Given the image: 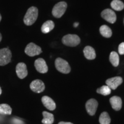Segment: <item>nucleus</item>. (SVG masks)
Wrapping results in <instances>:
<instances>
[{"label":"nucleus","instance_id":"obj_1","mask_svg":"<svg viewBox=\"0 0 124 124\" xmlns=\"http://www.w3.org/2000/svg\"><path fill=\"white\" fill-rule=\"evenodd\" d=\"M38 9L32 7L28 9L24 18V24L27 25H32L35 23L38 17Z\"/></svg>","mask_w":124,"mask_h":124},{"label":"nucleus","instance_id":"obj_2","mask_svg":"<svg viewBox=\"0 0 124 124\" xmlns=\"http://www.w3.org/2000/svg\"><path fill=\"white\" fill-rule=\"evenodd\" d=\"M80 39L77 35H67L62 39V43L67 46H75L79 44Z\"/></svg>","mask_w":124,"mask_h":124},{"label":"nucleus","instance_id":"obj_3","mask_svg":"<svg viewBox=\"0 0 124 124\" xmlns=\"http://www.w3.org/2000/svg\"><path fill=\"white\" fill-rule=\"evenodd\" d=\"M56 69L63 74H69L71 71L70 66L66 60L62 58H57L55 62Z\"/></svg>","mask_w":124,"mask_h":124},{"label":"nucleus","instance_id":"obj_4","mask_svg":"<svg viewBox=\"0 0 124 124\" xmlns=\"http://www.w3.org/2000/svg\"><path fill=\"white\" fill-rule=\"evenodd\" d=\"M67 4L66 2H60L56 4L52 9V13L55 17L60 18L66 12Z\"/></svg>","mask_w":124,"mask_h":124},{"label":"nucleus","instance_id":"obj_5","mask_svg":"<svg viewBox=\"0 0 124 124\" xmlns=\"http://www.w3.org/2000/svg\"><path fill=\"white\" fill-rule=\"evenodd\" d=\"M12 52L8 48L0 49V66H5L11 61Z\"/></svg>","mask_w":124,"mask_h":124},{"label":"nucleus","instance_id":"obj_6","mask_svg":"<svg viewBox=\"0 0 124 124\" xmlns=\"http://www.w3.org/2000/svg\"><path fill=\"white\" fill-rule=\"evenodd\" d=\"M25 52L29 56H35L39 55L42 52L41 48L33 43H30L26 46Z\"/></svg>","mask_w":124,"mask_h":124},{"label":"nucleus","instance_id":"obj_7","mask_svg":"<svg viewBox=\"0 0 124 124\" xmlns=\"http://www.w3.org/2000/svg\"><path fill=\"white\" fill-rule=\"evenodd\" d=\"M101 16L103 19L111 24H114L117 20L115 12L110 9H106L103 10L101 13Z\"/></svg>","mask_w":124,"mask_h":124},{"label":"nucleus","instance_id":"obj_8","mask_svg":"<svg viewBox=\"0 0 124 124\" xmlns=\"http://www.w3.org/2000/svg\"><path fill=\"white\" fill-rule=\"evenodd\" d=\"M35 66L36 70L41 74H45L48 70L47 65L45 60L42 58H39L35 62Z\"/></svg>","mask_w":124,"mask_h":124},{"label":"nucleus","instance_id":"obj_9","mask_svg":"<svg viewBox=\"0 0 124 124\" xmlns=\"http://www.w3.org/2000/svg\"><path fill=\"white\" fill-rule=\"evenodd\" d=\"M98 105V102L95 99H90L87 101L86 103V108L87 113L90 116H94L97 111Z\"/></svg>","mask_w":124,"mask_h":124},{"label":"nucleus","instance_id":"obj_10","mask_svg":"<svg viewBox=\"0 0 124 124\" xmlns=\"http://www.w3.org/2000/svg\"><path fill=\"white\" fill-rule=\"evenodd\" d=\"M30 88L33 92L40 93L45 89V85L43 81L39 79H36L31 82Z\"/></svg>","mask_w":124,"mask_h":124},{"label":"nucleus","instance_id":"obj_11","mask_svg":"<svg viewBox=\"0 0 124 124\" xmlns=\"http://www.w3.org/2000/svg\"><path fill=\"white\" fill-rule=\"evenodd\" d=\"M123 80L120 77H116L111 78L106 80V83L107 86H108L112 90H116L117 88L122 84Z\"/></svg>","mask_w":124,"mask_h":124},{"label":"nucleus","instance_id":"obj_12","mask_svg":"<svg viewBox=\"0 0 124 124\" xmlns=\"http://www.w3.org/2000/svg\"><path fill=\"white\" fill-rule=\"evenodd\" d=\"M16 74L20 79H24L28 75V70L26 64L24 63H18L16 68Z\"/></svg>","mask_w":124,"mask_h":124},{"label":"nucleus","instance_id":"obj_13","mask_svg":"<svg viewBox=\"0 0 124 124\" xmlns=\"http://www.w3.org/2000/svg\"><path fill=\"white\" fill-rule=\"evenodd\" d=\"M41 101H42L43 104L44 106L49 110H54L56 108V104L55 102L52 98L48 96H44L41 98Z\"/></svg>","mask_w":124,"mask_h":124},{"label":"nucleus","instance_id":"obj_14","mask_svg":"<svg viewBox=\"0 0 124 124\" xmlns=\"http://www.w3.org/2000/svg\"><path fill=\"white\" fill-rule=\"evenodd\" d=\"M110 102L113 108L116 111H118L122 108V102L121 98L118 96H114L110 98Z\"/></svg>","mask_w":124,"mask_h":124},{"label":"nucleus","instance_id":"obj_15","mask_svg":"<svg viewBox=\"0 0 124 124\" xmlns=\"http://www.w3.org/2000/svg\"><path fill=\"white\" fill-rule=\"evenodd\" d=\"M83 53L85 58L89 60H93L96 58L95 51L90 46H86L83 50Z\"/></svg>","mask_w":124,"mask_h":124},{"label":"nucleus","instance_id":"obj_16","mask_svg":"<svg viewBox=\"0 0 124 124\" xmlns=\"http://www.w3.org/2000/svg\"><path fill=\"white\" fill-rule=\"evenodd\" d=\"M55 27V24L51 20H48L45 22L41 27V32L43 33H47L51 32Z\"/></svg>","mask_w":124,"mask_h":124},{"label":"nucleus","instance_id":"obj_17","mask_svg":"<svg viewBox=\"0 0 124 124\" xmlns=\"http://www.w3.org/2000/svg\"><path fill=\"white\" fill-rule=\"evenodd\" d=\"M43 118L42 123L44 124H52L54 121V117L52 114L47 111H43Z\"/></svg>","mask_w":124,"mask_h":124},{"label":"nucleus","instance_id":"obj_18","mask_svg":"<svg viewBox=\"0 0 124 124\" xmlns=\"http://www.w3.org/2000/svg\"><path fill=\"white\" fill-rule=\"evenodd\" d=\"M100 31L101 34L102 35V36L105 37V38H109L112 35L111 29L108 26L106 25H102L100 28Z\"/></svg>","mask_w":124,"mask_h":124},{"label":"nucleus","instance_id":"obj_19","mask_svg":"<svg viewBox=\"0 0 124 124\" xmlns=\"http://www.w3.org/2000/svg\"><path fill=\"white\" fill-rule=\"evenodd\" d=\"M110 62L111 63V64L114 67H117L118 66L119 63H120V58L119 56L116 52L113 51L110 53Z\"/></svg>","mask_w":124,"mask_h":124},{"label":"nucleus","instance_id":"obj_20","mask_svg":"<svg viewBox=\"0 0 124 124\" xmlns=\"http://www.w3.org/2000/svg\"><path fill=\"white\" fill-rule=\"evenodd\" d=\"M111 7L114 10L121 11L124 8V4L120 0H113L111 2Z\"/></svg>","mask_w":124,"mask_h":124},{"label":"nucleus","instance_id":"obj_21","mask_svg":"<svg viewBox=\"0 0 124 124\" xmlns=\"http://www.w3.org/2000/svg\"><path fill=\"white\" fill-rule=\"evenodd\" d=\"M99 121L100 124H110L111 122V119L108 114L106 111L102 113L100 115Z\"/></svg>","mask_w":124,"mask_h":124},{"label":"nucleus","instance_id":"obj_22","mask_svg":"<svg viewBox=\"0 0 124 124\" xmlns=\"http://www.w3.org/2000/svg\"><path fill=\"white\" fill-rule=\"evenodd\" d=\"M12 108L8 104L0 105V114L2 115H10L12 113Z\"/></svg>","mask_w":124,"mask_h":124},{"label":"nucleus","instance_id":"obj_23","mask_svg":"<svg viewBox=\"0 0 124 124\" xmlns=\"http://www.w3.org/2000/svg\"><path fill=\"white\" fill-rule=\"evenodd\" d=\"M111 89L108 86H102L97 90V92L98 94L103 95H108L111 93Z\"/></svg>","mask_w":124,"mask_h":124},{"label":"nucleus","instance_id":"obj_24","mask_svg":"<svg viewBox=\"0 0 124 124\" xmlns=\"http://www.w3.org/2000/svg\"><path fill=\"white\" fill-rule=\"evenodd\" d=\"M118 52L120 55H124V42H122L119 45Z\"/></svg>","mask_w":124,"mask_h":124},{"label":"nucleus","instance_id":"obj_25","mask_svg":"<svg viewBox=\"0 0 124 124\" xmlns=\"http://www.w3.org/2000/svg\"><path fill=\"white\" fill-rule=\"evenodd\" d=\"M12 121L13 124H24L23 121L20 120V119L16 118H14L12 119Z\"/></svg>","mask_w":124,"mask_h":124},{"label":"nucleus","instance_id":"obj_26","mask_svg":"<svg viewBox=\"0 0 124 124\" xmlns=\"http://www.w3.org/2000/svg\"><path fill=\"white\" fill-rule=\"evenodd\" d=\"M58 124H73L71 122H60Z\"/></svg>","mask_w":124,"mask_h":124},{"label":"nucleus","instance_id":"obj_27","mask_svg":"<svg viewBox=\"0 0 124 124\" xmlns=\"http://www.w3.org/2000/svg\"><path fill=\"white\" fill-rule=\"evenodd\" d=\"M79 25V23H75L74 24V27L75 28L78 27V26Z\"/></svg>","mask_w":124,"mask_h":124},{"label":"nucleus","instance_id":"obj_28","mask_svg":"<svg viewBox=\"0 0 124 124\" xmlns=\"http://www.w3.org/2000/svg\"><path fill=\"white\" fill-rule=\"evenodd\" d=\"M1 40H2V35H1V34L0 33V42H1Z\"/></svg>","mask_w":124,"mask_h":124},{"label":"nucleus","instance_id":"obj_29","mask_svg":"<svg viewBox=\"0 0 124 124\" xmlns=\"http://www.w3.org/2000/svg\"><path fill=\"white\" fill-rule=\"evenodd\" d=\"M1 93H2V90H1V87H0V95H1Z\"/></svg>","mask_w":124,"mask_h":124},{"label":"nucleus","instance_id":"obj_30","mask_svg":"<svg viewBox=\"0 0 124 124\" xmlns=\"http://www.w3.org/2000/svg\"><path fill=\"white\" fill-rule=\"evenodd\" d=\"M1 19H2V17H1V15H0V21H1Z\"/></svg>","mask_w":124,"mask_h":124}]
</instances>
